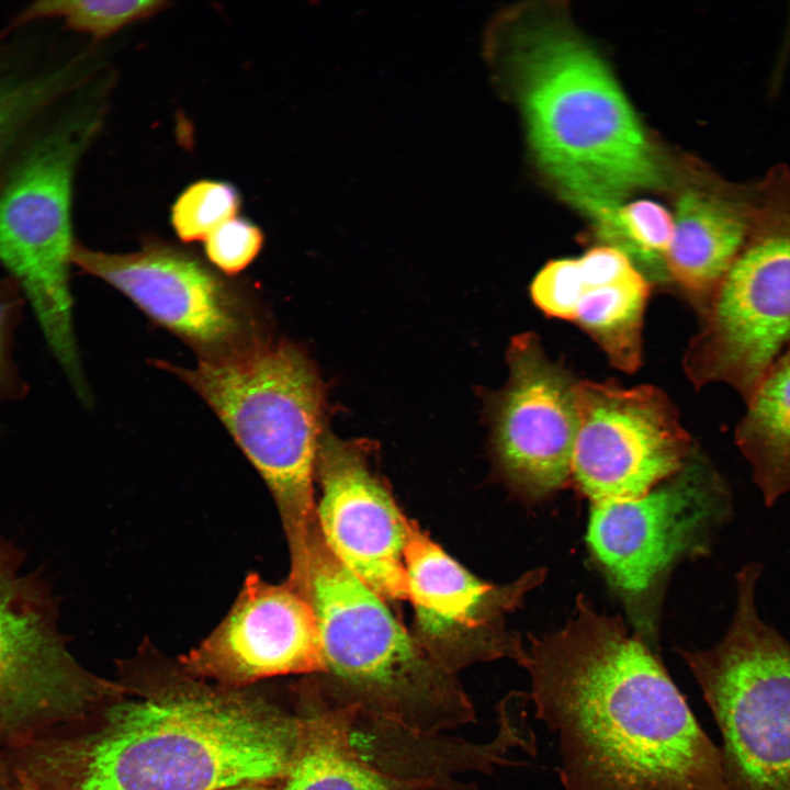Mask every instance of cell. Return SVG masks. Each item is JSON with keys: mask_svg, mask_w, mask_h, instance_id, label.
<instances>
[{"mask_svg": "<svg viewBox=\"0 0 790 790\" xmlns=\"http://www.w3.org/2000/svg\"><path fill=\"white\" fill-rule=\"evenodd\" d=\"M760 201V178L734 182L690 166L676 199L667 272L700 316L745 246Z\"/></svg>", "mask_w": 790, "mask_h": 790, "instance_id": "cell-17", "label": "cell"}, {"mask_svg": "<svg viewBox=\"0 0 790 790\" xmlns=\"http://www.w3.org/2000/svg\"><path fill=\"white\" fill-rule=\"evenodd\" d=\"M305 595L321 646L323 672L315 678L328 703L413 733H433L453 720L463 701L454 674L330 553L316 522Z\"/></svg>", "mask_w": 790, "mask_h": 790, "instance_id": "cell-4", "label": "cell"}, {"mask_svg": "<svg viewBox=\"0 0 790 790\" xmlns=\"http://www.w3.org/2000/svg\"><path fill=\"white\" fill-rule=\"evenodd\" d=\"M116 680L83 714L0 749L19 790L272 788L290 767L300 713L259 684L198 678L150 641L117 662Z\"/></svg>", "mask_w": 790, "mask_h": 790, "instance_id": "cell-1", "label": "cell"}, {"mask_svg": "<svg viewBox=\"0 0 790 790\" xmlns=\"http://www.w3.org/2000/svg\"><path fill=\"white\" fill-rule=\"evenodd\" d=\"M241 205L237 188L204 179L187 187L171 207V225L183 242L205 240L218 226L236 216Z\"/></svg>", "mask_w": 790, "mask_h": 790, "instance_id": "cell-24", "label": "cell"}, {"mask_svg": "<svg viewBox=\"0 0 790 790\" xmlns=\"http://www.w3.org/2000/svg\"><path fill=\"white\" fill-rule=\"evenodd\" d=\"M119 688L72 656L48 583L0 538V749L83 714Z\"/></svg>", "mask_w": 790, "mask_h": 790, "instance_id": "cell-9", "label": "cell"}, {"mask_svg": "<svg viewBox=\"0 0 790 790\" xmlns=\"http://www.w3.org/2000/svg\"><path fill=\"white\" fill-rule=\"evenodd\" d=\"M520 666L564 790H729L720 747L619 617L579 596L563 628L530 636Z\"/></svg>", "mask_w": 790, "mask_h": 790, "instance_id": "cell-2", "label": "cell"}, {"mask_svg": "<svg viewBox=\"0 0 790 790\" xmlns=\"http://www.w3.org/2000/svg\"><path fill=\"white\" fill-rule=\"evenodd\" d=\"M0 790H19V788L0 769Z\"/></svg>", "mask_w": 790, "mask_h": 790, "instance_id": "cell-29", "label": "cell"}, {"mask_svg": "<svg viewBox=\"0 0 790 790\" xmlns=\"http://www.w3.org/2000/svg\"><path fill=\"white\" fill-rule=\"evenodd\" d=\"M222 790H271L270 787L259 783H246L240 786H235Z\"/></svg>", "mask_w": 790, "mask_h": 790, "instance_id": "cell-28", "label": "cell"}, {"mask_svg": "<svg viewBox=\"0 0 790 790\" xmlns=\"http://www.w3.org/2000/svg\"><path fill=\"white\" fill-rule=\"evenodd\" d=\"M507 361L509 379L489 404L493 449L509 483L529 499H541L572 476L578 380L531 332L511 340Z\"/></svg>", "mask_w": 790, "mask_h": 790, "instance_id": "cell-13", "label": "cell"}, {"mask_svg": "<svg viewBox=\"0 0 790 790\" xmlns=\"http://www.w3.org/2000/svg\"><path fill=\"white\" fill-rule=\"evenodd\" d=\"M264 235L251 221L235 216L204 240L207 259L219 271L233 275L246 269L262 249Z\"/></svg>", "mask_w": 790, "mask_h": 790, "instance_id": "cell-25", "label": "cell"}, {"mask_svg": "<svg viewBox=\"0 0 790 790\" xmlns=\"http://www.w3.org/2000/svg\"><path fill=\"white\" fill-rule=\"evenodd\" d=\"M167 7L168 2L154 0H41L18 13L4 33L34 21L60 19L70 30L101 40Z\"/></svg>", "mask_w": 790, "mask_h": 790, "instance_id": "cell-23", "label": "cell"}, {"mask_svg": "<svg viewBox=\"0 0 790 790\" xmlns=\"http://www.w3.org/2000/svg\"><path fill=\"white\" fill-rule=\"evenodd\" d=\"M577 408L571 478L592 504L645 495L677 474L697 449L655 386L578 381Z\"/></svg>", "mask_w": 790, "mask_h": 790, "instance_id": "cell-11", "label": "cell"}, {"mask_svg": "<svg viewBox=\"0 0 790 790\" xmlns=\"http://www.w3.org/2000/svg\"><path fill=\"white\" fill-rule=\"evenodd\" d=\"M761 564L736 575V605L722 640L681 650L722 736L729 790H790V643L761 620Z\"/></svg>", "mask_w": 790, "mask_h": 790, "instance_id": "cell-6", "label": "cell"}, {"mask_svg": "<svg viewBox=\"0 0 790 790\" xmlns=\"http://www.w3.org/2000/svg\"><path fill=\"white\" fill-rule=\"evenodd\" d=\"M22 306V291L8 276L0 280V403L20 394L21 385L13 365L11 350L13 331Z\"/></svg>", "mask_w": 790, "mask_h": 790, "instance_id": "cell-27", "label": "cell"}, {"mask_svg": "<svg viewBox=\"0 0 790 790\" xmlns=\"http://www.w3.org/2000/svg\"><path fill=\"white\" fill-rule=\"evenodd\" d=\"M318 532L330 553L384 599H408L404 548L409 520L356 444L323 433Z\"/></svg>", "mask_w": 790, "mask_h": 790, "instance_id": "cell-16", "label": "cell"}, {"mask_svg": "<svg viewBox=\"0 0 790 790\" xmlns=\"http://www.w3.org/2000/svg\"><path fill=\"white\" fill-rule=\"evenodd\" d=\"M745 403L735 442L751 465L764 503L772 506L790 492V347Z\"/></svg>", "mask_w": 790, "mask_h": 790, "instance_id": "cell-19", "label": "cell"}, {"mask_svg": "<svg viewBox=\"0 0 790 790\" xmlns=\"http://www.w3.org/2000/svg\"><path fill=\"white\" fill-rule=\"evenodd\" d=\"M74 63L49 67H26L0 60V162L44 112L79 82Z\"/></svg>", "mask_w": 790, "mask_h": 790, "instance_id": "cell-22", "label": "cell"}, {"mask_svg": "<svg viewBox=\"0 0 790 790\" xmlns=\"http://www.w3.org/2000/svg\"><path fill=\"white\" fill-rule=\"evenodd\" d=\"M71 263L116 287L201 358L226 356L264 338L241 292L174 246L149 241L120 255L76 241Z\"/></svg>", "mask_w": 790, "mask_h": 790, "instance_id": "cell-12", "label": "cell"}, {"mask_svg": "<svg viewBox=\"0 0 790 790\" xmlns=\"http://www.w3.org/2000/svg\"><path fill=\"white\" fill-rule=\"evenodd\" d=\"M591 223L600 245L622 252L651 284L669 281L667 256L674 222L664 206L650 200L622 202Z\"/></svg>", "mask_w": 790, "mask_h": 790, "instance_id": "cell-21", "label": "cell"}, {"mask_svg": "<svg viewBox=\"0 0 790 790\" xmlns=\"http://www.w3.org/2000/svg\"><path fill=\"white\" fill-rule=\"evenodd\" d=\"M583 291V276L577 258L546 263L531 284L534 304L548 316L573 320Z\"/></svg>", "mask_w": 790, "mask_h": 790, "instance_id": "cell-26", "label": "cell"}, {"mask_svg": "<svg viewBox=\"0 0 790 790\" xmlns=\"http://www.w3.org/2000/svg\"><path fill=\"white\" fill-rule=\"evenodd\" d=\"M507 64L538 166L590 221L662 179L627 97L600 56L561 20L515 25Z\"/></svg>", "mask_w": 790, "mask_h": 790, "instance_id": "cell-3", "label": "cell"}, {"mask_svg": "<svg viewBox=\"0 0 790 790\" xmlns=\"http://www.w3.org/2000/svg\"><path fill=\"white\" fill-rule=\"evenodd\" d=\"M302 730L293 759L271 790H426L365 759L354 747L357 713L329 704L315 676L292 687Z\"/></svg>", "mask_w": 790, "mask_h": 790, "instance_id": "cell-18", "label": "cell"}, {"mask_svg": "<svg viewBox=\"0 0 790 790\" xmlns=\"http://www.w3.org/2000/svg\"><path fill=\"white\" fill-rule=\"evenodd\" d=\"M213 409L269 487L290 548L289 578L306 576L316 522L314 474L324 433L325 391L305 351L264 337L193 369L158 361Z\"/></svg>", "mask_w": 790, "mask_h": 790, "instance_id": "cell-5", "label": "cell"}, {"mask_svg": "<svg viewBox=\"0 0 790 790\" xmlns=\"http://www.w3.org/2000/svg\"><path fill=\"white\" fill-rule=\"evenodd\" d=\"M731 504L726 482L697 448L677 474L645 495L594 503L587 544L611 586L639 610L676 562L709 552Z\"/></svg>", "mask_w": 790, "mask_h": 790, "instance_id": "cell-10", "label": "cell"}, {"mask_svg": "<svg viewBox=\"0 0 790 790\" xmlns=\"http://www.w3.org/2000/svg\"><path fill=\"white\" fill-rule=\"evenodd\" d=\"M178 661L189 674L226 688L317 676L323 656L313 607L287 580L271 584L250 573L224 619Z\"/></svg>", "mask_w": 790, "mask_h": 790, "instance_id": "cell-14", "label": "cell"}, {"mask_svg": "<svg viewBox=\"0 0 790 790\" xmlns=\"http://www.w3.org/2000/svg\"><path fill=\"white\" fill-rule=\"evenodd\" d=\"M578 259V258H577ZM583 276V291L573 317L606 352L613 366L634 372L642 361L643 316L651 283L633 269L624 275L596 281Z\"/></svg>", "mask_w": 790, "mask_h": 790, "instance_id": "cell-20", "label": "cell"}, {"mask_svg": "<svg viewBox=\"0 0 790 790\" xmlns=\"http://www.w3.org/2000/svg\"><path fill=\"white\" fill-rule=\"evenodd\" d=\"M82 108L41 135L0 187V263L29 300L46 342L75 388L84 386L72 327L69 268L72 182L98 131Z\"/></svg>", "mask_w": 790, "mask_h": 790, "instance_id": "cell-7", "label": "cell"}, {"mask_svg": "<svg viewBox=\"0 0 790 790\" xmlns=\"http://www.w3.org/2000/svg\"><path fill=\"white\" fill-rule=\"evenodd\" d=\"M752 233L700 316L684 364L697 387L722 382L746 402L790 347V166L760 177Z\"/></svg>", "mask_w": 790, "mask_h": 790, "instance_id": "cell-8", "label": "cell"}, {"mask_svg": "<svg viewBox=\"0 0 790 790\" xmlns=\"http://www.w3.org/2000/svg\"><path fill=\"white\" fill-rule=\"evenodd\" d=\"M404 565L422 646L435 659L452 673L477 659L503 656L520 665L524 657L521 641L492 632L484 622L516 607L542 582L544 571L530 572L507 587L487 584L449 556L411 520Z\"/></svg>", "mask_w": 790, "mask_h": 790, "instance_id": "cell-15", "label": "cell"}]
</instances>
